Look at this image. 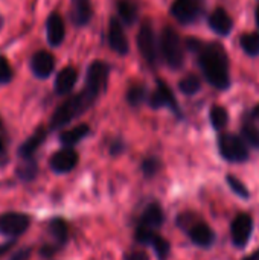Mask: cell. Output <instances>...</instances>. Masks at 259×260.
<instances>
[{
    "label": "cell",
    "mask_w": 259,
    "mask_h": 260,
    "mask_svg": "<svg viewBox=\"0 0 259 260\" xmlns=\"http://www.w3.org/2000/svg\"><path fill=\"white\" fill-rule=\"evenodd\" d=\"M99 96H101L99 91H96L89 85H84V88L79 93L69 96L63 104H60L55 108L49 120V131H56L67 126L70 122H73L75 119L82 116L87 110H90Z\"/></svg>",
    "instance_id": "cell-1"
},
{
    "label": "cell",
    "mask_w": 259,
    "mask_h": 260,
    "mask_svg": "<svg viewBox=\"0 0 259 260\" xmlns=\"http://www.w3.org/2000/svg\"><path fill=\"white\" fill-rule=\"evenodd\" d=\"M200 66L209 84H212L218 90L229 88V62L223 46H220L218 43L205 46V49L200 53Z\"/></svg>",
    "instance_id": "cell-2"
},
{
    "label": "cell",
    "mask_w": 259,
    "mask_h": 260,
    "mask_svg": "<svg viewBox=\"0 0 259 260\" xmlns=\"http://www.w3.org/2000/svg\"><path fill=\"white\" fill-rule=\"evenodd\" d=\"M177 225L182 230H186L191 242L200 248H211L215 242V232L203 221H198L197 216L191 213H182L177 219Z\"/></svg>",
    "instance_id": "cell-3"
},
{
    "label": "cell",
    "mask_w": 259,
    "mask_h": 260,
    "mask_svg": "<svg viewBox=\"0 0 259 260\" xmlns=\"http://www.w3.org/2000/svg\"><path fill=\"white\" fill-rule=\"evenodd\" d=\"M46 233L52 239V242L43 244L38 250V256L41 259L49 260L67 245V242H69V225H67L66 219L56 216L47 222Z\"/></svg>",
    "instance_id": "cell-4"
},
{
    "label": "cell",
    "mask_w": 259,
    "mask_h": 260,
    "mask_svg": "<svg viewBox=\"0 0 259 260\" xmlns=\"http://www.w3.org/2000/svg\"><path fill=\"white\" fill-rule=\"evenodd\" d=\"M160 49L163 53L165 61L171 69H180L185 62V52L183 44L176 32V29L166 26L160 34Z\"/></svg>",
    "instance_id": "cell-5"
},
{
    "label": "cell",
    "mask_w": 259,
    "mask_h": 260,
    "mask_svg": "<svg viewBox=\"0 0 259 260\" xmlns=\"http://www.w3.org/2000/svg\"><path fill=\"white\" fill-rule=\"evenodd\" d=\"M220 155L229 163H246L249 160V148L243 137L224 133L218 137Z\"/></svg>",
    "instance_id": "cell-6"
},
{
    "label": "cell",
    "mask_w": 259,
    "mask_h": 260,
    "mask_svg": "<svg viewBox=\"0 0 259 260\" xmlns=\"http://www.w3.org/2000/svg\"><path fill=\"white\" fill-rule=\"evenodd\" d=\"M32 224V218L21 212H5L0 215V235L17 241Z\"/></svg>",
    "instance_id": "cell-7"
},
{
    "label": "cell",
    "mask_w": 259,
    "mask_h": 260,
    "mask_svg": "<svg viewBox=\"0 0 259 260\" xmlns=\"http://www.w3.org/2000/svg\"><path fill=\"white\" fill-rule=\"evenodd\" d=\"M253 233V218L249 213H240L231 224V239L237 248H244Z\"/></svg>",
    "instance_id": "cell-8"
},
{
    "label": "cell",
    "mask_w": 259,
    "mask_h": 260,
    "mask_svg": "<svg viewBox=\"0 0 259 260\" xmlns=\"http://www.w3.org/2000/svg\"><path fill=\"white\" fill-rule=\"evenodd\" d=\"M79 161V155L73 148H61L53 152L49 158V168L56 175H64L72 172Z\"/></svg>",
    "instance_id": "cell-9"
},
{
    "label": "cell",
    "mask_w": 259,
    "mask_h": 260,
    "mask_svg": "<svg viewBox=\"0 0 259 260\" xmlns=\"http://www.w3.org/2000/svg\"><path fill=\"white\" fill-rule=\"evenodd\" d=\"M203 9V0H176L171 6V14L180 23H192L195 21Z\"/></svg>",
    "instance_id": "cell-10"
},
{
    "label": "cell",
    "mask_w": 259,
    "mask_h": 260,
    "mask_svg": "<svg viewBox=\"0 0 259 260\" xmlns=\"http://www.w3.org/2000/svg\"><path fill=\"white\" fill-rule=\"evenodd\" d=\"M137 44H139V50L143 56V59L154 66L157 61V47H156V38H154V30L151 27V24L148 21H145L140 26L139 35H137Z\"/></svg>",
    "instance_id": "cell-11"
},
{
    "label": "cell",
    "mask_w": 259,
    "mask_h": 260,
    "mask_svg": "<svg viewBox=\"0 0 259 260\" xmlns=\"http://www.w3.org/2000/svg\"><path fill=\"white\" fill-rule=\"evenodd\" d=\"M29 69L37 79H47L55 70V58L47 50H37L29 59Z\"/></svg>",
    "instance_id": "cell-12"
},
{
    "label": "cell",
    "mask_w": 259,
    "mask_h": 260,
    "mask_svg": "<svg viewBox=\"0 0 259 260\" xmlns=\"http://www.w3.org/2000/svg\"><path fill=\"white\" fill-rule=\"evenodd\" d=\"M47 134H49V128H46L44 125H40L35 128V131L23 142L18 145L17 148V157L20 160H24V158H34L37 151L41 148V145L46 142L47 139Z\"/></svg>",
    "instance_id": "cell-13"
},
{
    "label": "cell",
    "mask_w": 259,
    "mask_h": 260,
    "mask_svg": "<svg viewBox=\"0 0 259 260\" xmlns=\"http://www.w3.org/2000/svg\"><path fill=\"white\" fill-rule=\"evenodd\" d=\"M150 105L153 108H162V107H168L169 110H172L177 116H180V110H179V104L177 99L174 96V93L171 91V88L163 82V81H157V87L156 90L151 93L150 99H148Z\"/></svg>",
    "instance_id": "cell-14"
},
{
    "label": "cell",
    "mask_w": 259,
    "mask_h": 260,
    "mask_svg": "<svg viewBox=\"0 0 259 260\" xmlns=\"http://www.w3.org/2000/svg\"><path fill=\"white\" fill-rule=\"evenodd\" d=\"M163 222H165V212H163L162 206L157 204V203H150L143 209L142 215L139 216L136 227L157 232L163 225Z\"/></svg>",
    "instance_id": "cell-15"
},
{
    "label": "cell",
    "mask_w": 259,
    "mask_h": 260,
    "mask_svg": "<svg viewBox=\"0 0 259 260\" xmlns=\"http://www.w3.org/2000/svg\"><path fill=\"white\" fill-rule=\"evenodd\" d=\"M46 38L50 47L61 46L66 38V24L56 11L50 12L46 20Z\"/></svg>",
    "instance_id": "cell-16"
},
{
    "label": "cell",
    "mask_w": 259,
    "mask_h": 260,
    "mask_svg": "<svg viewBox=\"0 0 259 260\" xmlns=\"http://www.w3.org/2000/svg\"><path fill=\"white\" fill-rule=\"evenodd\" d=\"M76 81H78V70L75 67L67 66L56 73L53 81V91L58 96H67L73 90Z\"/></svg>",
    "instance_id": "cell-17"
},
{
    "label": "cell",
    "mask_w": 259,
    "mask_h": 260,
    "mask_svg": "<svg viewBox=\"0 0 259 260\" xmlns=\"http://www.w3.org/2000/svg\"><path fill=\"white\" fill-rule=\"evenodd\" d=\"M108 44L119 55H125L128 52V40H127V35L124 32L122 24L116 18H111L110 20V24H108Z\"/></svg>",
    "instance_id": "cell-18"
},
{
    "label": "cell",
    "mask_w": 259,
    "mask_h": 260,
    "mask_svg": "<svg viewBox=\"0 0 259 260\" xmlns=\"http://www.w3.org/2000/svg\"><path fill=\"white\" fill-rule=\"evenodd\" d=\"M93 17V8L90 0H72L70 18L76 26H85Z\"/></svg>",
    "instance_id": "cell-19"
},
{
    "label": "cell",
    "mask_w": 259,
    "mask_h": 260,
    "mask_svg": "<svg viewBox=\"0 0 259 260\" xmlns=\"http://www.w3.org/2000/svg\"><path fill=\"white\" fill-rule=\"evenodd\" d=\"M89 134H90V126L87 123H79L73 128L61 131L58 136V140L64 148H73L81 140H84Z\"/></svg>",
    "instance_id": "cell-20"
},
{
    "label": "cell",
    "mask_w": 259,
    "mask_h": 260,
    "mask_svg": "<svg viewBox=\"0 0 259 260\" xmlns=\"http://www.w3.org/2000/svg\"><path fill=\"white\" fill-rule=\"evenodd\" d=\"M209 26L212 27L214 32H217L218 35H229L232 27H234V21L231 18V15L226 12V9L223 8H217L211 17H209Z\"/></svg>",
    "instance_id": "cell-21"
},
{
    "label": "cell",
    "mask_w": 259,
    "mask_h": 260,
    "mask_svg": "<svg viewBox=\"0 0 259 260\" xmlns=\"http://www.w3.org/2000/svg\"><path fill=\"white\" fill-rule=\"evenodd\" d=\"M14 175L21 183H31V181H34L37 178V175H38V163H37V158L34 157V158L20 160L15 165Z\"/></svg>",
    "instance_id": "cell-22"
},
{
    "label": "cell",
    "mask_w": 259,
    "mask_h": 260,
    "mask_svg": "<svg viewBox=\"0 0 259 260\" xmlns=\"http://www.w3.org/2000/svg\"><path fill=\"white\" fill-rule=\"evenodd\" d=\"M148 245L153 248L154 254L157 256V259L159 260H166L168 257H169V253H171V244H169L165 238L159 236L157 233L150 239Z\"/></svg>",
    "instance_id": "cell-23"
},
{
    "label": "cell",
    "mask_w": 259,
    "mask_h": 260,
    "mask_svg": "<svg viewBox=\"0 0 259 260\" xmlns=\"http://www.w3.org/2000/svg\"><path fill=\"white\" fill-rule=\"evenodd\" d=\"M118 12L125 24H133L137 18V6L131 0H121L118 3Z\"/></svg>",
    "instance_id": "cell-24"
},
{
    "label": "cell",
    "mask_w": 259,
    "mask_h": 260,
    "mask_svg": "<svg viewBox=\"0 0 259 260\" xmlns=\"http://www.w3.org/2000/svg\"><path fill=\"white\" fill-rule=\"evenodd\" d=\"M241 136L246 143L259 149V128L253 122H244L241 126Z\"/></svg>",
    "instance_id": "cell-25"
},
{
    "label": "cell",
    "mask_w": 259,
    "mask_h": 260,
    "mask_svg": "<svg viewBox=\"0 0 259 260\" xmlns=\"http://www.w3.org/2000/svg\"><path fill=\"white\" fill-rule=\"evenodd\" d=\"M127 101L131 107H139L147 101V88L140 84H134L127 91Z\"/></svg>",
    "instance_id": "cell-26"
},
{
    "label": "cell",
    "mask_w": 259,
    "mask_h": 260,
    "mask_svg": "<svg viewBox=\"0 0 259 260\" xmlns=\"http://www.w3.org/2000/svg\"><path fill=\"white\" fill-rule=\"evenodd\" d=\"M229 122V113L224 107L215 105L211 110V123L215 129H223Z\"/></svg>",
    "instance_id": "cell-27"
},
{
    "label": "cell",
    "mask_w": 259,
    "mask_h": 260,
    "mask_svg": "<svg viewBox=\"0 0 259 260\" xmlns=\"http://www.w3.org/2000/svg\"><path fill=\"white\" fill-rule=\"evenodd\" d=\"M243 50L250 55L256 56L259 55V34H244L240 40Z\"/></svg>",
    "instance_id": "cell-28"
},
{
    "label": "cell",
    "mask_w": 259,
    "mask_h": 260,
    "mask_svg": "<svg viewBox=\"0 0 259 260\" xmlns=\"http://www.w3.org/2000/svg\"><path fill=\"white\" fill-rule=\"evenodd\" d=\"M226 181H227L231 190H232L237 197H240L241 200H249V198H250V192H249L247 186H246L238 177L229 174V175L226 177Z\"/></svg>",
    "instance_id": "cell-29"
},
{
    "label": "cell",
    "mask_w": 259,
    "mask_h": 260,
    "mask_svg": "<svg viewBox=\"0 0 259 260\" xmlns=\"http://www.w3.org/2000/svg\"><path fill=\"white\" fill-rule=\"evenodd\" d=\"M200 87H202L200 79H198L195 75H188V76H185V78L180 81V84H179L180 91H182L183 94H186V96L195 94V93L200 90Z\"/></svg>",
    "instance_id": "cell-30"
},
{
    "label": "cell",
    "mask_w": 259,
    "mask_h": 260,
    "mask_svg": "<svg viewBox=\"0 0 259 260\" xmlns=\"http://www.w3.org/2000/svg\"><path fill=\"white\" fill-rule=\"evenodd\" d=\"M162 163L157 157H147L142 161V172L147 178H153L159 174Z\"/></svg>",
    "instance_id": "cell-31"
},
{
    "label": "cell",
    "mask_w": 259,
    "mask_h": 260,
    "mask_svg": "<svg viewBox=\"0 0 259 260\" xmlns=\"http://www.w3.org/2000/svg\"><path fill=\"white\" fill-rule=\"evenodd\" d=\"M14 79V69L5 55H0V85H8Z\"/></svg>",
    "instance_id": "cell-32"
},
{
    "label": "cell",
    "mask_w": 259,
    "mask_h": 260,
    "mask_svg": "<svg viewBox=\"0 0 259 260\" xmlns=\"http://www.w3.org/2000/svg\"><path fill=\"white\" fill-rule=\"evenodd\" d=\"M124 260H150V256L145 250L136 248L124 254Z\"/></svg>",
    "instance_id": "cell-33"
},
{
    "label": "cell",
    "mask_w": 259,
    "mask_h": 260,
    "mask_svg": "<svg viewBox=\"0 0 259 260\" xmlns=\"http://www.w3.org/2000/svg\"><path fill=\"white\" fill-rule=\"evenodd\" d=\"M31 256H32V247H21L8 260H29Z\"/></svg>",
    "instance_id": "cell-34"
},
{
    "label": "cell",
    "mask_w": 259,
    "mask_h": 260,
    "mask_svg": "<svg viewBox=\"0 0 259 260\" xmlns=\"http://www.w3.org/2000/svg\"><path fill=\"white\" fill-rule=\"evenodd\" d=\"M124 149H125L124 142H122V140H119V139H114V140L111 142L110 148H108V152H110L111 155H119V154H122V152H124Z\"/></svg>",
    "instance_id": "cell-35"
},
{
    "label": "cell",
    "mask_w": 259,
    "mask_h": 260,
    "mask_svg": "<svg viewBox=\"0 0 259 260\" xmlns=\"http://www.w3.org/2000/svg\"><path fill=\"white\" fill-rule=\"evenodd\" d=\"M186 47H189L192 52H200V53H202V50L205 49V46L202 44V41H198V40H195V38L186 40Z\"/></svg>",
    "instance_id": "cell-36"
},
{
    "label": "cell",
    "mask_w": 259,
    "mask_h": 260,
    "mask_svg": "<svg viewBox=\"0 0 259 260\" xmlns=\"http://www.w3.org/2000/svg\"><path fill=\"white\" fill-rule=\"evenodd\" d=\"M8 161H9V155H6V151H5V142H3V139L0 137V168H2V166H5Z\"/></svg>",
    "instance_id": "cell-37"
},
{
    "label": "cell",
    "mask_w": 259,
    "mask_h": 260,
    "mask_svg": "<svg viewBox=\"0 0 259 260\" xmlns=\"http://www.w3.org/2000/svg\"><path fill=\"white\" fill-rule=\"evenodd\" d=\"M243 260H259V250L253 251V253H252V254H249V256H246Z\"/></svg>",
    "instance_id": "cell-38"
},
{
    "label": "cell",
    "mask_w": 259,
    "mask_h": 260,
    "mask_svg": "<svg viewBox=\"0 0 259 260\" xmlns=\"http://www.w3.org/2000/svg\"><path fill=\"white\" fill-rule=\"evenodd\" d=\"M253 116H255V117L259 120V105L255 107V110H253Z\"/></svg>",
    "instance_id": "cell-39"
},
{
    "label": "cell",
    "mask_w": 259,
    "mask_h": 260,
    "mask_svg": "<svg viewBox=\"0 0 259 260\" xmlns=\"http://www.w3.org/2000/svg\"><path fill=\"white\" fill-rule=\"evenodd\" d=\"M3 26H5V18H3V15L0 14V30H2Z\"/></svg>",
    "instance_id": "cell-40"
},
{
    "label": "cell",
    "mask_w": 259,
    "mask_h": 260,
    "mask_svg": "<svg viewBox=\"0 0 259 260\" xmlns=\"http://www.w3.org/2000/svg\"><path fill=\"white\" fill-rule=\"evenodd\" d=\"M256 23H258V26H259V6H258V9H256Z\"/></svg>",
    "instance_id": "cell-41"
},
{
    "label": "cell",
    "mask_w": 259,
    "mask_h": 260,
    "mask_svg": "<svg viewBox=\"0 0 259 260\" xmlns=\"http://www.w3.org/2000/svg\"><path fill=\"white\" fill-rule=\"evenodd\" d=\"M3 131V120H2V117H0V133Z\"/></svg>",
    "instance_id": "cell-42"
}]
</instances>
